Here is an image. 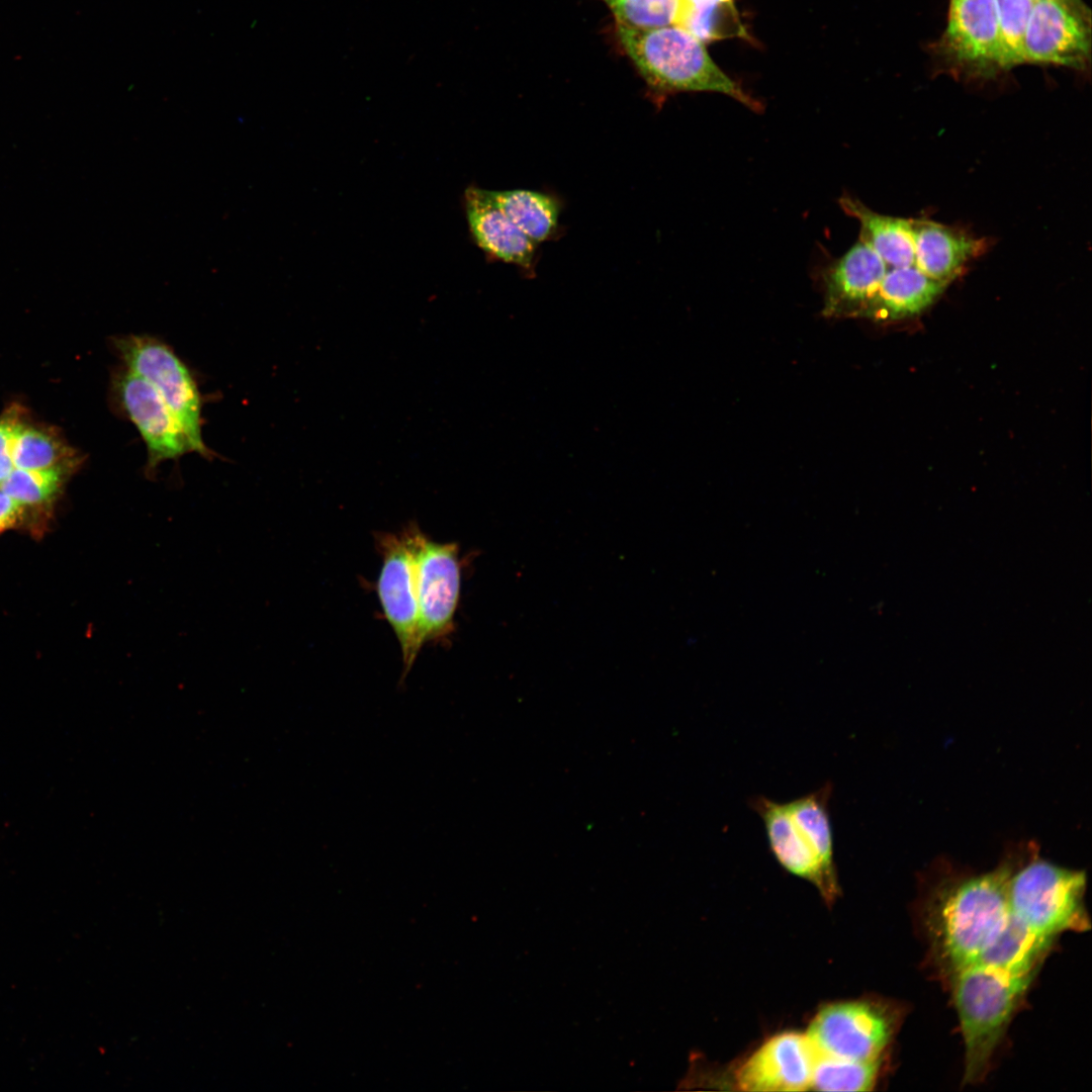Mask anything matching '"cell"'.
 Wrapping results in <instances>:
<instances>
[{"label":"cell","mask_w":1092,"mask_h":1092,"mask_svg":"<svg viewBox=\"0 0 1092 1092\" xmlns=\"http://www.w3.org/2000/svg\"><path fill=\"white\" fill-rule=\"evenodd\" d=\"M833 785L788 802L758 795L749 801L761 818L768 847L788 873L811 883L827 904L840 895L829 801Z\"/></svg>","instance_id":"6da1fadb"},{"label":"cell","mask_w":1092,"mask_h":1092,"mask_svg":"<svg viewBox=\"0 0 1092 1092\" xmlns=\"http://www.w3.org/2000/svg\"><path fill=\"white\" fill-rule=\"evenodd\" d=\"M617 36L648 87L663 97L680 92H717L752 110L760 104L711 59L705 43L676 25L635 28L617 25Z\"/></svg>","instance_id":"7a4b0ae2"},{"label":"cell","mask_w":1092,"mask_h":1092,"mask_svg":"<svg viewBox=\"0 0 1092 1092\" xmlns=\"http://www.w3.org/2000/svg\"><path fill=\"white\" fill-rule=\"evenodd\" d=\"M1010 866L960 882L933 905L930 928L938 957L952 976L973 965L1010 912Z\"/></svg>","instance_id":"3957f363"},{"label":"cell","mask_w":1092,"mask_h":1092,"mask_svg":"<svg viewBox=\"0 0 1092 1092\" xmlns=\"http://www.w3.org/2000/svg\"><path fill=\"white\" fill-rule=\"evenodd\" d=\"M965 1044V1083L987 1074L995 1050L1032 977L972 965L951 976Z\"/></svg>","instance_id":"277c9868"},{"label":"cell","mask_w":1092,"mask_h":1092,"mask_svg":"<svg viewBox=\"0 0 1092 1092\" xmlns=\"http://www.w3.org/2000/svg\"><path fill=\"white\" fill-rule=\"evenodd\" d=\"M1084 872L1034 858L1012 871L1008 885L1010 911L1037 934L1054 939L1064 931L1090 928L1085 904Z\"/></svg>","instance_id":"5b68a950"},{"label":"cell","mask_w":1092,"mask_h":1092,"mask_svg":"<svg viewBox=\"0 0 1092 1092\" xmlns=\"http://www.w3.org/2000/svg\"><path fill=\"white\" fill-rule=\"evenodd\" d=\"M123 367L148 381L170 408L194 453L211 458L213 452L202 437V396L192 371L174 350L149 335L114 339Z\"/></svg>","instance_id":"8992f818"},{"label":"cell","mask_w":1092,"mask_h":1092,"mask_svg":"<svg viewBox=\"0 0 1092 1092\" xmlns=\"http://www.w3.org/2000/svg\"><path fill=\"white\" fill-rule=\"evenodd\" d=\"M420 531L417 525H410L398 533H379L375 540L381 556L376 592L383 615L400 646L402 680L423 647L416 570V547Z\"/></svg>","instance_id":"52a82bcc"},{"label":"cell","mask_w":1092,"mask_h":1092,"mask_svg":"<svg viewBox=\"0 0 1092 1092\" xmlns=\"http://www.w3.org/2000/svg\"><path fill=\"white\" fill-rule=\"evenodd\" d=\"M897 1027L890 1006L861 999L824 1005L807 1035L818 1054L860 1062L881 1060Z\"/></svg>","instance_id":"ba28073f"},{"label":"cell","mask_w":1092,"mask_h":1092,"mask_svg":"<svg viewBox=\"0 0 1092 1092\" xmlns=\"http://www.w3.org/2000/svg\"><path fill=\"white\" fill-rule=\"evenodd\" d=\"M935 49L962 76L988 78L1002 71L996 0H949L946 27Z\"/></svg>","instance_id":"9c48e42d"},{"label":"cell","mask_w":1092,"mask_h":1092,"mask_svg":"<svg viewBox=\"0 0 1092 1092\" xmlns=\"http://www.w3.org/2000/svg\"><path fill=\"white\" fill-rule=\"evenodd\" d=\"M461 569L456 543L436 542L419 532L416 570L423 645L442 641L453 633L460 600Z\"/></svg>","instance_id":"30bf717a"},{"label":"cell","mask_w":1092,"mask_h":1092,"mask_svg":"<svg viewBox=\"0 0 1092 1092\" xmlns=\"http://www.w3.org/2000/svg\"><path fill=\"white\" fill-rule=\"evenodd\" d=\"M111 390L115 406L133 424L146 445L148 477L155 475L161 463L193 452L184 430L148 381L122 367L114 373Z\"/></svg>","instance_id":"8fae6325"},{"label":"cell","mask_w":1092,"mask_h":1092,"mask_svg":"<svg viewBox=\"0 0 1092 1092\" xmlns=\"http://www.w3.org/2000/svg\"><path fill=\"white\" fill-rule=\"evenodd\" d=\"M1091 55V14L1055 0H1035L1023 42V61L1083 71Z\"/></svg>","instance_id":"7c38bea8"},{"label":"cell","mask_w":1092,"mask_h":1092,"mask_svg":"<svg viewBox=\"0 0 1092 1092\" xmlns=\"http://www.w3.org/2000/svg\"><path fill=\"white\" fill-rule=\"evenodd\" d=\"M818 1052L807 1034L786 1031L774 1035L736 1070L735 1084L743 1091H805L811 1088Z\"/></svg>","instance_id":"4fadbf2b"},{"label":"cell","mask_w":1092,"mask_h":1092,"mask_svg":"<svg viewBox=\"0 0 1092 1092\" xmlns=\"http://www.w3.org/2000/svg\"><path fill=\"white\" fill-rule=\"evenodd\" d=\"M884 275L881 257L858 240L823 275V313L830 317L863 316Z\"/></svg>","instance_id":"5bb4252c"},{"label":"cell","mask_w":1092,"mask_h":1092,"mask_svg":"<svg viewBox=\"0 0 1092 1092\" xmlns=\"http://www.w3.org/2000/svg\"><path fill=\"white\" fill-rule=\"evenodd\" d=\"M463 201L469 232L478 248L493 260L534 275L537 245L499 208L490 191L469 186Z\"/></svg>","instance_id":"9a60e30c"},{"label":"cell","mask_w":1092,"mask_h":1092,"mask_svg":"<svg viewBox=\"0 0 1092 1092\" xmlns=\"http://www.w3.org/2000/svg\"><path fill=\"white\" fill-rule=\"evenodd\" d=\"M1052 941L1034 932L1010 911L973 965L1033 977Z\"/></svg>","instance_id":"2e32d148"},{"label":"cell","mask_w":1092,"mask_h":1092,"mask_svg":"<svg viewBox=\"0 0 1092 1092\" xmlns=\"http://www.w3.org/2000/svg\"><path fill=\"white\" fill-rule=\"evenodd\" d=\"M946 286L918 268L885 269L863 317L884 321L915 315L931 305Z\"/></svg>","instance_id":"e0dca14e"},{"label":"cell","mask_w":1092,"mask_h":1092,"mask_svg":"<svg viewBox=\"0 0 1092 1092\" xmlns=\"http://www.w3.org/2000/svg\"><path fill=\"white\" fill-rule=\"evenodd\" d=\"M490 193L507 216L536 245L556 234L560 213L556 197L528 189Z\"/></svg>","instance_id":"ac0fdd59"},{"label":"cell","mask_w":1092,"mask_h":1092,"mask_svg":"<svg viewBox=\"0 0 1092 1092\" xmlns=\"http://www.w3.org/2000/svg\"><path fill=\"white\" fill-rule=\"evenodd\" d=\"M674 25L703 43L747 36L733 0H679Z\"/></svg>","instance_id":"d6986e66"},{"label":"cell","mask_w":1092,"mask_h":1092,"mask_svg":"<svg viewBox=\"0 0 1092 1092\" xmlns=\"http://www.w3.org/2000/svg\"><path fill=\"white\" fill-rule=\"evenodd\" d=\"M74 463L46 469H17L0 483V489L29 510L54 502L70 475Z\"/></svg>","instance_id":"ffe728a7"},{"label":"cell","mask_w":1092,"mask_h":1092,"mask_svg":"<svg viewBox=\"0 0 1092 1092\" xmlns=\"http://www.w3.org/2000/svg\"><path fill=\"white\" fill-rule=\"evenodd\" d=\"M11 458L17 469H46L75 463L74 455L56 436L47 430L19 425L11 447Z\"/></svg>","instance_id":"44dd1931"},{"label":"cell","mask_w":1092,"mask_h":1092,"mask_svg":"<svg viewBox=\"0 0 1092 1092\" xmlns=\"http://www.w3.org/2000/svg\"><path fill=\"white\" fill-rule=\"evenodd\" d=\"M881 1060L860 1062L818 1055L811 1088L819 1091H870Z\"/></svg>","instance_id":"7402d4cb"},{"label":"cell","mask_w":1092,"mask_h":1092,"mask_svg":"<svg viewBox=\"0 0 1092 1092\" xmlns=\"http://www.w3.org/2000/svg\"><path fill=\"white\" fill-rule=\"evenodd\" d=\"M1035 0H996L1000 64L1009 70L1024 64L1023 42Z\"/></svg>","instance_id":"603a6c76"},{"label":"cell","mask_w":1092,"mask_h":1092,"mask_svg":"<svg viewBox=\"0 0 1092 1092\" xmlns=\"http://www.w3.org/2000/svg\"><path fill=\"white\" fill-rule=\"evenodd\" d=\"M617 25L652 28L674 25L679 0H602Z\"/></svg>","instance_id":"cb8c5ba5"},{"label":"cell","mask_w":1092,"mask_h":1092,"mask_svg":"<svg viewBox=\"0 0 1092 1092\" xmlns=\"http://www.w3.org/2000/svg\"><path fill=\"white\" fill-rule=\"evenodd\" d=\"M21 423L11 417L0 419V483L14 469L11 458L12 440Z\"/></svg>","instance_id":"d4e9b609"},{"label":"cell","mask_w":1092,"mask_h":1092,"mask_svg":"<svg viewBox=\"0 0 1092 1092\" xmlns=\"http://www.w3.org/2000/svg\"><path fill=\"white\" fill-rule=\"evenodd\" d=\"M28 510L0 489V533L23 524Z\"/></svg>","instance_id":"484cf974"},{"label":"cell","mask_w":1092,"mask_h":1092,"mask_svg":"<svg viewBox=\"0 0 1092 1092\" xmlns=\"http://www.w3.org/2000/svg\"><path fill=\"white\" fill-rule=\"evenodd\" d=\"M1055 1L1061 2V3L1073 8V9L1079 11V12H1082V13H1085V14H1091L1090 9L1085 5V3L1082 0H1055Z\"/></svg>","instance_id":"4316f807"}]
</instances>
